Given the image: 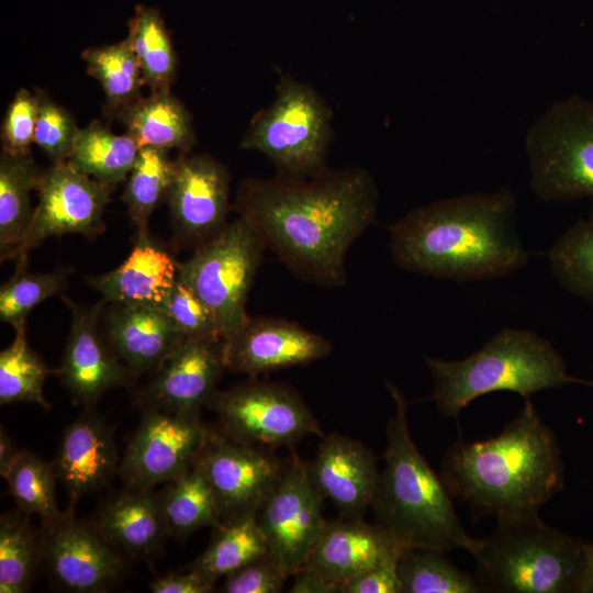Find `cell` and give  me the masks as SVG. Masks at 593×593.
I'll use <instances>...</instances> for the list:
<instances>
[{"label":"cell","mask_w":593,"mask_h":593,"mask_svg":"<svg viewBox=\"0 0 593 593\" xmlns=\"http://www.w3.org/2000/svg\"><path fill=\"white\" fill-rule=\"evenodd\" d=\"M379 194L363 168H326L312 177L282 174L240 182L235 209L295 275L343 287L349 247L376 221Z\"/></svg>","instance_id":"6da1fadb"},{"label":"cell","mask_w":593,"mask_h":593,"mask_svg":"<svg viewBox=\"0 0 593 593\" xmlns=\"http://www.w3.org/2000/svg\"><path fill=\"white\" fill-rule=\"evenodd\" d=\"M511 190L468 193L416 208L389 226L395 264L438 279L511 275L528 262Z\"/></svg>","instance_id":"7a4b0ae2"},{"label":"cell","mask_w":593,"mask_h":593,"mask_svg":"<svg viewBox=\"0 0 593 593\" xmlns=\"http://www.w3.org/2000/svg\"><path fill=\"white\" fill-rule=\"evenodd\" d=\"M454 499L475 517L504 523L539 514L564 488V466L555 433L525 399L519 415L484 440H456L441 462Z\"/></svg>","instance_id":"3957f363"},{"label":"cell","mask_w":593,"mask_h":593,"mask_svg":"<svg viewBox=\"0 0 593 593\" xmlns=\"http://www.w3.org/2000/svg\"><path fill=\"white\" fill-rule=\"evenodd\" d=\"M385 385L394 410L387 423L384 469L371 505L374 524L404 548L444 552L460 548L473 556L482 539L465 530L444 479L415 446L405 395L393 383L387 381Z\"/></svg>","instance_id":"277c9868"},{"label":"cell","mask_w":593,"mask_h":593,"mask_svg":"<svg viewBox=\"0 0 593 593\" xmlns=\"http://www.w3.org/2000/svg\"><path fill=\"white\" fill-rule=\"evenodd\" d=\"M425 362L434 381L430 399L447 417H457L473 400L495 391L528 399L572 383L593 387V381L569 374L556 348L527 329H501L460 360L426 357Z\"/></svg>","instance_id":"5b68a950"},{"label":"cell","mask_w":593,"mask_h":593,"mask_svg":"<svg viewBox=\"0 0 593 593\" xmlns=\"http://www.w3.org/2000/svg\"><path fill=\"white\" fill-rule=\"evenodd\" d=\"M588 556L589 542L536 514L497 523L472 557L483 592L582 593Z\"/></svg>","instance_id":"8992f818"},{"label":"cell","mask_w":593,"mask_h":593,"mask_svg":"<svg viewBox=\"0 0 593 593\" xmlns=\"http://www.w3.org/2000/svg\"><path fill=\"white\" fill-rule=\"evenodd\" d=\"M334 137L332 110L307 83L282 75L271 104L258 111L239 143L265 155L278 174L312 177L327 167Z\"/></svg>","instance_id":"52a82bcc"},{"label":"cell","mask_w":593,"mask_h":593,"mask_svg":"<svg viewBox=\"0 0 593 593\" xmlns=\"http://www.w3.org/2000/svg\"><path fill=\"white\" fill-rule=\"evenodd\" d=\"M529 184L546 202L593 195V101L551 104L526 134Z\"/></svg>","instance_id":"ba28073f"},{"label":"cell","mask_w":593,"mask_h":593,"mask_svg":"<svg viewBox=\"0 0 593 593\" xmlns=\"http://www.w3.org/2000/svg\"><path fill=\"white\" fill-rule=\"evenodd\" d=\"M265 246L242 216L178 262L179 278L212 312L223 340L248 320L246 301Z\"/></svg>","instance_id":"9c48e42d"},{"label":"cell","mask_w":593,"mask_h":593,"mask_svg":"<svg viewBox=\"0 0 593 593\" xmlns=\"http://www.w3.org/2000/svg\"><path fill=\"white\" fill-rule=\"evenodd\" d=\"M208 405L216 413L222 434L238 443L293 447L307 436H323L302 398L281 383H240L215 391Z\"/></svg>","instance_id":"30bf717a"},{"label":"cell","mask_w":593,"mask_h":593,"mask_svg":"<svg viewBox=\"0 0 593 593\" xmlns=\"http://www.w3.org/2000/svg\"><path fill=\"white\" fill-rule=\"evenodd\" d=\"M113 187L74 169L67 161L42 171L36 190L38 203L27 231L10 259L24 269L27 255L46 238L64 234L93 237L104 230L103 212Z\"/></svg>","instance_id":"8fae6325"},{"label":"cell","mask_w":593,"mask_h":593,"mask_svg":"<svg viewBox=\"0 0 593 593\" xmlns=\"http://www.w3.org/2000/svg\"><path fill=\"white\" fill-rule=\"evenodd\" d=\"M323 501L310 480L307 462L292 451L257 514L268 553L289 577L306 563L326 525Z\"/></svg>","instance_id":"7c38bea8"},{"label":"cell","mask_w":593,"mask_h":593,"mask_svg":"<svg viewBox=\"0 0 593 593\" xmlns=\"http://www.w3.org/2000/svg\"><path fill=\"white\" fill-rule=\"evenodd\" d=\"M210 434L199 415L144 409L119 467L125 485L150 490L181 477L193 466Z\"/></svg>","instance_id":"4fadbf2b"},{"label":"cell","mask_w":593,"mask_h":593,"mask_svg":"<svg viewBox=\"0 0 593 593\" xmlns=\"http://www.w3.org/2000/svg\"><path fill=\"white\" fill-rule=\"evenodd\" d=\"M75 507L69 505L66 512L42 522L41 563L64 591L103 592L121 577L124 560L92 522L76 517Z\"/></svg>","instance_id":"5bb4252c"},{"label":"cell","mask_w":593,"mask_h":593,"mask_svg":"<svg viewBox=\"0 0 593 593\" xmlns=\"http://www.w3.org/2000/svg\"><path fill=\"white\" fill-rule=\"evenodd\" d=\"M197 460L210 482L223 525L258 514L286 465L260 446L238 443L213 430Z\"/></svg>","instance_id":"9a60e30c"},{"label":"cell","mask_w":593,"mask_h":593,"mask_svg":"<svg viewBox=\"0 0 593 593\" xmlns=\"http://www.w3.org/2000/svg\"><path fill=\"white\" fill-rule=\"evenodd\" d=\"M227 168L210 155L181 153L166 201L180 239L197 247L216 236L227 224L230 210Z\"/></svg>","instance_id":"2e32d148"},{"label":"cell","mask_w":593,"mask_h":593,"mask_svg":"<svg viewBox=\"0 0 593 593\" xmlns=\"http://www.w3.org/2000/svg\"><path fill=\"white\" fill-rule=\"evenodd\" d=\"M63 299L72 321L58 374L74 403L92 407L105 392L131 384L135 377L118 359L99 326L105 302L86 307Z\"/></svg>","instance_id":"e0dca14e"},{"label":"cell","mask_w":593,"mask_h":593,"mask_svg":"<svg viewBox=\"0 0 593 593\" xmlns=\"http://www.w3.org/2000/svg\"><path fill=\"white\" fill-rule=\"evenodd\" d=\"M331 351L332 344L325 337L276 317H248L223 340L225 369L248 374L311 363Z\"/></svg>","instance_id":"ac0fdd59"},{"label":"cell","mask_w":593,"mask_h":593,"mask_svg":"<svg viewBox=\"0 0 593 593\" xmlns=\"http://www.w3.org/2000/svg\"><path fill=\"white\" fill-rule=\"evenodd\" d=\"M223 369V340L187 339L153 374L138 403L143 410L199 415Z\"/></svg>","instance_id":"d6986e66"},{"label":"cell","mask_w":593,"mask_h":593,"mask_svg":"<svg viewBox=\"0 0 593 593\" xmlns=\"http://www.w3.org/2000/svg\"><path fill=\"white\" fill-rule=\"evenodd\" d=\"M310 480L340 517L363 518L371 508L380 471L373 452L344 434L323 435L314 459L307 463Z\"/></svg>","instance_id":"ffe728a7"},{"label":"cell","mask_w":593,"mask_h":593,"mask_svg":"<svg viewBox=\"0 0 593 593\" xmlns=\"http://www.w3.org/2000/svg\"><path fill=\"white\" fill-rule=\"evenodd\" d=\"M104 335L118 359L134 376L155 373L187 340L161 307L113 304Z\"/></svg>","instance_id":"44dd1931"},{"label":"cell","mask_w":593,"mask_h":593,"mask_svg":"<svg viewBox=\"0 0 593 593\" xmlns=\"http://www.w3.org/2000/svg\"><path fill=\"white\" fill-rule=\"evenodd\" d=\"M52 463L69 494V505L76 506L82 495L102 488L120 467L112 430L87 407L65 429Z\"/></svg>","instance_id":"7402d4cb"},{"label":"cell","mask_w":593,"mask_h":593,"mask_svg":"<svg viewBox=\"0 0 593 593\" xmlns=\"http://www.w3.org/2000/svg\"><path fill=\"white\" fill-rule=\"evenodd\" d=\"M377 524L340 517L326 525L304 566L343 585L354 577L402 552ZM342 592V591H340Z\"/></svg>","instance_id":"603a6c76"},{"label":"cell","mask_w":593,"mask_h":593,"mask_svg":"<svg viewBox=\"0 0 593 593\" xmlns=\"http://www.w3.org/2000/svg\"><path fill=\"white\" fill-rule=\"evenodd\" d=\"M177 277L178 262L148 237L136 239L119 267L88 283L105 303L161 307Z\"/></svg>","instance_id":"cb8c5ba5"},{"label":"cell","mask_w":593,"mask_h":593,"mask_svg":"<svg viewBox=\"0 0 593 593\" xmlns=\"http://www.w3.org/2000/svg\"><path fill=\"white\" fill-rule=\"evenodd\" d=\"M118 552L147 558L159 551L168 536L159 493L128 489L105 501L92 522Z\"/></svg>","instance_id":"d4e9b609"},{"label":"cell","mask_w":593,"mask_h":593,"mask_svg":"<svg viewBox=\"0 0 593 593\" xmlns=\"http://www.w3.org/2000/svg\"><path fill=\"white\" fill-rule=\"evenodd\" d=\"M141 148L155 147L189 153L195 143L192 115L170 91L150 92L118 118Z\"/></svg>","instance_id":"484cf974"},{"label":"cell","mask_w":593,"mask_h":593,"mask_svg":"<svg viewBox=\"0 0 593 593\" xmlns=\"http://www.w3.org/2000/svg\"><path fill=\"white\" fill-rule=\"evenodd\" d=\"M139 150V144L130 134H115L94 120L79 128L67 163L77 171L114 188L126 180Z\"/></svg>","instance_id":"4316f807"},{"label":"cell","mask_w":593,"mask_h":593,"mask_svg":"<svg viewBox=\"0 0 593 593\" xmlns=\"http://www.w3.org/2000/svg\"><path fill=\"white\" fill-rule=\"evenodd\" d=\"M168 536L187 538L203 527L223 526L210 482L195 460L181 477L159 493Z\"/></svg>","instance_id":"83f0119b"},{"label":"cell","mask_w":593,"mask_h":593,"mask_svg":"<svg viewBox=\"0 0 593 593\" xmlns=\"http://www.w3.org/2000/svg\"><path fill=\"white\" fill-rule=\"evenodd\" d=\"M127 40L150 92L170 91L177 76V54L159 9L137 4L127 21Z\"/></svg>","instance_id":"f1b7e54d"},{"label":"cell","mask_w":593,"mask_h":593,"mask_svg":"<svg viewBox=\"0 0 593 593\" xmlns=\"http://www.w3.org/2000/svg\"><path fill=\"white\" fill-rule=\"evenodd\" d=\"M87 72L97 79L104 92L103 115H119L142 96L145 85L142 70L127 38L104 46L89 47L81 54Z\"/></svg>","instance_id":"f546056e"},{"label":"cell","mask_w":593,"mask_h":593,"mask_svg":"<svg viewBox=\"0 0 593 593\" xmlns=\"http://www.w3.org/2000/svg\"><path fill=\"white\" fill-rule=\"evenodd\" d=\"M40 171L32 156L0 155V253L10 259L31 222L30 192L36 189Z\"/></svg>","instance_id":"4dcf8cb0"},{"label":"cell","mask_w":593,"mask_h":593,"mask_svg":"<svg viewBox=\"0 0 593 593\" xmlns=\"http://www.w3.org/2000/svg\"><path fill=\"white\" fill-rule=\"evenodd\" d=\"M168 153L155 147H142L125 180L122 200L136 228V239L149 237V217L167 199L174 175V160Z\"/></svg>","instance_id":"1f68e13d"},{"label":"cell","mask_w":593,"mask_h":593,"mask_svg":"<svg viewBox=\"0 0 593 593\" xmlns=\"http://www.w3.org/2000/svg\"><path fill=\"white\" fill-rule=\"evenodd\" d=\"M267 551L257 514H248L217 528L210 546L191 569L215 583Z\"/></svg>","instance_id":"d6a6232c"},{"label":"cell","mask_w":593,"mask_h":593,"mask_svg":"<svg viewBox=\"0 0 593 593\" xmlns=\"http://www.w3.org/2000/svg\"><path fill=\"white\" fill-rule=\"evenodd\" d=\"M402 593H480L474 575L456 567L444 551L404 548L398 563Z\"/></svg>","instance_id":"836d02e7"},{"label":"cell","mask_w":593,"mask_h":593,"mask_svg":"<svg viewBox=\"0 0 593 593\" xmlns=\"http://www.w3.org/2000/svg\"><path fill=\"white\" fill-rule=\"evenodd\" d=\"M29 514L18 510L0 519V592L29 590L41 563L40 538L29 523Z\"/></svg>","instance_id":"e575fe53"},{"label":"cell","mask_w":593,"mask_h":593,"mask_svg":"<svg viewBox=\"0 0 593 593\" xmlns=\"http://www.w3.org/2000/svg\"><path fill=\"white\" fill-rule=\"evenodd\" d=\"M14 331L13 342L0 353V404L32 402L49 410L43 387L46 378L58 370L49 369L29 346L24 326Z\"/></svg>","instance_id":"d590c367"},{"label":"cell","mask_w":593,"mask_h":593,"mask_svg":"<svg viewBox=\"0 0 593 593\" xmlns=\"http://www.w3.org/2000/svg\"><path fill=\"white\" fill-rule=\"evenodd\" d=\"M548 257L557 282L593 305V219L572 224L553 243Z\"/></svg>","instance_id":"8d00e7d4"},{"label":"cell","mask_w":593,"mask_h":593,"mask_svg":"<svg viewBox=\"0 0 593 593\" xmlns=\"http://www.w3.org/2000/svg\"><path fill=\"white\" fill-rule=\"evenodd\" d=\"M4 479L20 511L38 515L42 522L60 514L55 499L57 477L53 463L30 451L21 450Z\"/></svg>","instance_id":"74e56055"},{"label":"cell","mask_w":593,"mask_h":593,"mask_svg":"<svg viewBox=\"0 0 593 593\" xmlns=\"http://www.w3.org/2000/svg\"><path fill=\"white\" fill-rule=\"evenodd\" d=\"M70 273L68 268L53 272H27L26 268L15 269L14 275L0 289V318L14 328L25 325V318L33 307L47 298L65 289Z\"/></svg>","instance_id":"f35d334b"},{"label":"cell","mask_w":593,"mask_h":593,"mask_svg":"<svg viewBox=\"0 0 593 593\" xmlns=\"http://www.w3.org/2000/svg\"><path fill=\"white\" fill-rule=\"evenodd\" d=\"M37 116L34 143L53 164L66 163L69 158L79 127L76 120L43 90H36Z\"/></svg>","instance_id":"ab89813d"},{"label":"cell","mask_w":593,"mask_h":593,"mask_svg":"<svg viewBox=\"0 0 593 593\" xmlns=\"http://www.w3.org/2000/svg\"><path fill=\"white\" fill-rule=\"evenodd\" d=\"M161 309L187 339L223 340L212 312L179 276Z\"/></svg>","instance_id":"60d3db41"},{"label":"cell","mask_w":593,"mask_h":593,"mask_svg":"<svg viewBox=\"0 0 593 593\" xmlns=\"http://www.w3.org/2000/svg\"><path fill=\"white\" fill-rule=\"evenodd\" d=\"M37 116V96L19 89L7 108L1 125L2 152L12 156L31 155Z\"/></svg>","instance_id":"b9f144b4"},{"label":"cell","mask_w":593,"mask_h":593,"mask_svg":"<svg viewBox=\"0 0 593 593\" xmlns=\"http://www.w3.org/2000/svg\"><path fill=\"white\" fill-rule=\"evenodd\" d=\"M290 577L268 551L225 577V593H279Z\"/></svg>","instance_id":"7bdbcfd3"},{"label":"cell","mask_w":593,"mask_h":593,"mask_svg":"<svg viewBox=\"0 0 593 593\" xmlns=\"http://www.w3.org/2000/svg\"><path fill=\"white\" fill-rule=\"evenodd\" d=\"M401 555L402 552L348 580L340 593H402L398 572Z\"/></svg>","instance_id":"ee69618b"},{"label":"cell","mask_w":593,"mask_h":593,"mask_svg":"<svg viewBox=\"0 0 593 593\" xmlns=\"http://www.w3.org/2000/svg\"><path fill=\"white\" fill-rule=\"evenodd\" d=\"M214 584L200 572L190 569L186 573H169L157 578L149 588L154 593H208Z\"/></svg>","instance_id":"f6af8a7d"},{"label":"cell","mask_w":593,"mask_h":593,"mask_svg":"<svg viewBox=\"0 0 593 593\" xmlns=\"http://www.w3.org/2000/svg\"><path fill=\"white\" fill-rule=\"evenodd\" d=\"M292 577L290 593H340L342 591L338 584L306 566L299 569Z\"/></svg>","instance_id":"bcb514c9"},{"label":"cell","mask_w":593,"mask_h":593,"mask_svg":"<svg viewBox=\"0 0 593 593\" xmlns=\"http://www.w3.org/2000/svg\"><path fill=\"white\" fill-rule=\"evenodd\" d=\"M19 450L13 440L9 437L5 430L1 427L0 432V474L2 478L7 474L11 465L18 457Z\"/></svg>","instance_id":"7dc6e473"},{"label":"cell","mask_w":593,"mask_h":593,"mask_svg":"<svg viewBox=\"0 0 593 593\" xmlns=\"http://www.w3.org/2000/svg\"><path fill=\"white\" fill-rule=\"evenodd\" d=\"M582 593H593V544H589L588 566L582 585Z\"/></svg>","instance_id":"c3c4849f"}]
</instances>
